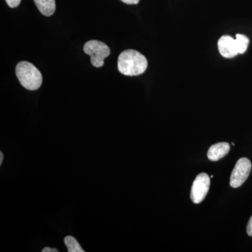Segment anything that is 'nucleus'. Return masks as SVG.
Returning <instances> with one entry per match:
<instances>
[{"label": "nucleus", "instance_id": "obj_1", "mask_svg": "<svg viewBox=\"0 0 252 252\" xmlns=\"http://www.w3.org/2000/svg\"><path fill=\"white\" fill-rule=\"evenodd\" d=\"M148 62L138 51L128 49L123 51L118 59V69L126 76H138L145 72Z\"/></svg>", "mask_w": 252, "mask_h": 252}, {"label": "nucleus", "instance_id": "obj_2", "mask_svg": "<svg viewBox=\"0 0 252 252\" xmlns=\"http://www.w3.org/2000/svg\"><path fill=\"white\" fill-rule=\"evenodd\" d=\"M16 74L21 85L28 90H37L42 84L40 71L31 63L23 61L18 63Z\"/></svg>", "mask_w": 252, "mask_h": 252}, {"label": "nucleus", "instance_id": "obj_3", "mask_svg": "<svg viewBox=\"0 0 252 252\" xmlns=\"http://www.w3.org/2000/svg\"><path fill=\"white\" fill-rule=\"evenodd\" d=\"M84 51L91 56V64L95 67L104 65V59L110 55V49L107 44L100 41L91 40L84 46Z\"/></svg>", "mask_w": 252, "mask_h": 252}, {"label": "nucleus", "instance_id": "obj_4", "mask_svg": "<svg viewBox=\"0 0 252 252\" xmlns=\"http://www.w3.org/2000/svg\"><path fill=\"white\" fill-rule=\"evenodd\" d=\"M252 170L251 161L247 158L239 159L230 175V185L233 188H238L248 180Z\"/></svg>", "mask_w": 252, "mask_h": 252}, {"label": "nucleus", "instance_id": "obj_5", "mask_svg": "<svg viewBox=\"0 0 252 252\" xmlns=\"http://www.w3.org/2000/svg\"><path fill=\"white\" fill-rule=\"evenodd\" d=\"M210 187V178L206 173H200L194 180L191 190L190 199L193 203L199 204L203 202L206 197Z\"/></svg>", "mask_w": 252, "mask_h": 252}, {"label": "nucleus", "instance_id": "obj_6", "mask_svg": "<svg viewBox=\"0 0 252 252\" xmlns=\"http://www.w3.org/2000/svg\"><path fill=\"white\" fill-rule=\"evenodd\" d=\"M218 49L224 58H233L238 54L235 39L228 35L222 36L218 41Z\"/></svg>", "mask_w": 252, "mask_h": 252}, {"label": "nucleus", "instance_id": "obj_7", "mask_svg": "<svg viewBox=\"0 0 252 252\" xmlns=\"http://www.w3.org/2000/svg\"><path fill=\"white\" fill-rule=\"evenodd\" d=\"M230 151V144L228 142H220L213 144L207 152V158L212 161H218L223 158Z\"/></svg>", "mask_w": 252, "mask_h": 252}, {"label": "nucleus", "instance_id": "obj_8", "mask_svg": "<svg viewBox=\"0 0 252 252\" xmlns=\"http://www.w3.org/2000/svg\"><path fill=\"white\" fill-rule=\"evenodd\" d=\"M36 7L41 14L51 16L56 11V0H34Z\"/></svg>", "mask_w": 252, "mask_h": 252}, {"label": "nucleus", "instance_id": "obj_9", "mask_svg": "<svg viewBox=\"0 0 252 252\" xmlns=\"http://www.w3.org/2000/svg\"><path fill=\"white\" fill-rule=\"evenodd\" d=\"M69 252H84L77 240L72 236H67L64 240Z\"/></svg>", "mask_w": 252, "mask_h": 252}, {"label": "nucleus", "instance_id": "obj_10", "mask_svg": "<svg viewBox=\"0 0 252 252\" xmlns=\"http://www.w3.org/2000/svg\"><path fill=\"white\" fill-rule=\"evenodd\" d=\"M236 42L237 49H238V54H243L248 49V46L250 40H249L248 36L244 35V34H236Z\"/></svg>", "mask_w": 252, "mask_h": 252}, {"label": "nucleus", "instance_id": "obj_11", "mask_svg": "<svg viewBox=\"0 0 252 252\" xmlns=\"http://www.w3.org/2000/svg\"><path fill=\"white\" fill-rule=\"evenodd\" d=\"M8 6L11 8L17 7L18 5L21 4V0H5Z\"/></svg>", "mask_w": 252, "mask_h": 252}, {"label": "nucleus", "instance_id": "obj_12", "mask_svg": "<svg viewBox=\"0 0 252 252\" xmlns=\"http://www.w3.org/2000/svg\"><path fill=\"white\" fill-rule=\"evenodd\" d=\"M247 233H248V235L252 237V216L249 220L248 226H247Z\"/></svg>", "mask_w": 252, "mask_h": 252}, {"label": "nucleus", "instance_id": "obj_13", "mask_svg": "<svg viewBox=\"0 0 252 252\" xmlns=\"http://www.w3.org/2000/svg\"><path fill=\"white\" fill-rule=\"evenodd\" d=\"M121 1L127 4H138L140 0H121Z\"/></svg>", "mask_w": 252, "mask_h": 252}, {"label": "nucleus", "instance_id": "obj_14", "mask_svg": "<svg viewBox=\"0 0 252 252\" xmlns=\"http://www.w3.org/2000/svg\"><path fill=\"white\" fill-rule=\"evenodd\" d=\"M43 252H58L59 250L57 249H53L50 248H45L42 250Z\"/></svg>", "mask_w": 252, "mask_h": 252}, {"label": "nucleus", "instance_id": "obj_15", "mask_svg": "<svg viewBox=\"0 0 252 252\" xmlns=\"http://www.w3.org/2000/svg\"><path fill=\"white\" fill-rule=\"evenodd\" d=\"M3 159H4V156H3L2 152H0V165L2 164Z\"/></svg>", "mask_w": 252, "mask_h": 252}]
</instances>
